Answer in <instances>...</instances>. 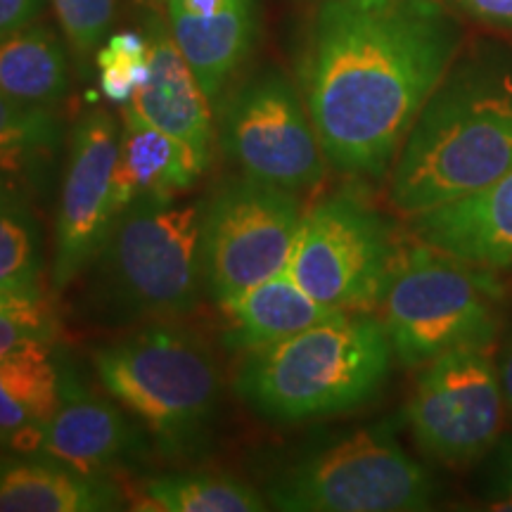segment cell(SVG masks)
Returning a JSON list of instances; mask_svg holds the SVG:
<instances>
[{
  "label": "cell",
  "mask_w": 512,
  "mask_h": 512,
  "mask_svg": "<svg viewBox=\"0 0 512 512\" xmlns=\"http://www.w3.org/2000/svg\"><path fill=\"white\" fill-rule=\"evenodd\" d=\"M460 38L439 0H323L299 74L328 164L347 176H387L451 72Z\"/></svg>",
  "instance_id": "obj_1"
},
{
  "label": "cell",
  "mask_w": 512,
  "mask_h": 512,
  "mask_svg": "<svg viewBox=\"0 0 512 512\" xmlns=\"http://www.w3.org/2000/svg\"><path fill=\"white\" fill-rule=\"evenodd\" d=\"M512 171V69L448 72L403 140L389 202L418 216Z\"/></svg>",
  "instance_id": "obj_2"
},
{
  "label": "cell",
  "mask_w": 512,
  "mask_h": 512,
  "mask_svg": "<svg viewBox=\"0 0 512 512\" xmlns=\"http://www.w3.org/2000/svg\"><path fill=\"white\" fill-rule=\"evenodd\" d=\"M382 320L337 313L313 328L242 354L235 392L268 422L297 425L356 411L392 370Z\"/></svg>",
  "instance_id": "obj_3"
},
{
  "label": "cell",
  "mask_w": 512,
  "mask_h": 512,
  "mask_svg": "<svg viewBox=\"0 0 512 512\" xmlns=\"http://www.w3.org/2000/svg\"><path fill=\"white\" fill-rule=\"evenodd\" d=\"M204 207L207 200H174L121 211L86 268L91 316L110 325H145L195 311L204 285Z\"/></svg>",
  "instance_id": "obj_4"
},
{
  "label": "cell",
  "mask_w": 512,
  "mask_h": 512,
  "mask_svg": "<svg viewBox=\"0 0 512 512\" xmlns=\"http://www.w3.org/2000/svg\"><path fill=\"white\" fill-rule=\"evenodd\" d=\"M93 368L164 453L200 451L223 396L221 368L200 335L178 320L145 323L95 351Z\"/></svg>",
  "instance_id": "obj_5"
},
{
  "label": "cell",
  "mask_w": 512,
  "mask_h": 512,
  "mask_svg": "<svg viewBox=\"0 0 512 512\" xmlns=\"http://www.w3.org/2000/svg\"><path fill=\"white\" fill-rule=\"evenodd\" d=\"M503 285L494 268L448 256L415 240L403 245L382 292V325L394 358L422 368L463 347H496Z\"/></svg>",
  "instance_id": "obj_6"
},
{
  "label": "cell",
  "mask_w": 512,
  "mask_h": 512,
  "mask_svg": "<svg viewBox=\"0 0 512 512\" xmlns=\"http://www.w3.org/2000/svg\"><path fill=\"white\" fill-rule=\"evenodd\" d=\"M437 484L389 422L339 434L294 458L271 479L266 501L287 512H415Z\"/></svg>",
  "instance_id": "obj_7"
},
{
  "label": "cell",
  "mask_w": 512,
  "mask_h": 512,
  "mask_svg": "<svg viewBox=\"0 0 512 512\" xmlns=\"http://www.w3.org/2000/svg\"><path fill=\"white\" fill-rule=\"evenodd\" d=\"M396 252L380 211L337 192L304 214L285 273L332 311L370 313L380 309Z\"/></svg>",
  "instance_id": "obj_8"
},
{
  "label": "cell",
  "mask_w": 512,
  "mask_h": 512,
  "mask_svg": "<svg viewBox=\"0 0 512 512\" xmlns=\"http://www.w3.org/2000/svg\"><path fill=\"white\" fill-rule=\"evenodd\" d=\"M297 192L240 174L223 181L202 219V273L216 304L285 273L302 226Z\"/></svg>",
  "instance_id": "obj_9"
},
{
  "label": "cell",
  "mask_w": 512,
  "mask_h": 512,
  "mask_svg": "<svg viewBox=\"0 0 512 512\" xmlns=\"http://www.w3.org/2000/svg\"><path fill=\"white\" fill-rule=\"evenodd\" d=\"M406 422L420 451L439 463L463 467L489 456L510 422L494 347H463L422 366Z\"/></svg>",
  "instance_id": "obj_10"
},
{
  "label": "cell",
  "mask_w": 512,
  "mask_h": 512,
  "mask_svg": "<svg viewBox=\"0 0 512 512\" xmlns=\"http://www.w3.org/2000/svg\"><path fill=\"white\" fill-rule=\"evenodd\" d=\"M221 147L242 174L297 195L320 185L328 166L304 98L278 72L254 76L228 100Z\"/></svg>",
  "instance_id": "obj_11"
},
{
  "label": "cell",
  "mask_w": 512,
  "mask_h": 512,
  "mask_svg": "<svg viewBox=\"0 0 512 512\" xmlns=\"http://www.w3.org/2000/svg\"><path fill=\"white\" fill-rule=\"evenodd\" d=\"M121 126L105 110L76 121L67 138L50 283L57 292L86 273L119 219L114 202V166Z\"/></svg>",
  "instance_id": "obj_12"
},
{
  "label": "cell",
  "mask_w": 512,
  "mask_h": 512,
  "mask_svg": "<svg viewBox=\"0 0 512 512\" xmlns=\"http://www.w3.org/2000/svg\"><path fill=\"white\" fill-rule=\"evenodd\" d=\"M60 366V406L48 422L38 453L86 475L105 477L143 463L150 441L140 422L110 394L88 387L62 356Z\"/></svg>",
  "instance_id": "obj_13"
},
{
  "label": "cell",
  "mask_w": 512,
  "mask_h": 512,
  "mask_svg": "<svg viewBox=\"0 0 512 512\" xmlns=\"http://www.w3.org/2000/svg\"><path fill=\"white\" fill-rule=\"evenodd\" d=\"M147 41V76L136 88L128 107L147 124L188 145L207 171L216 143L209 95L204 93L181 48L176 46L171 29H164L159 19L150 24Z\"/></svg>",
  "instance_id": "obj_14"
},
{
  "label": "cell",
  "mask_w": 512,
  "mask_h": 512,
  "mask_svg": "<svg viewBox=\"0 0 512 512\" xmlns=\"http://www.w3.org/2000/svg\"><path fill=\"white\" fill-rule=\"evenodd\" d=\"M413 238L484 268H512V171L496 183L411 216Z\"/></svg>",
  "instance_id": "obj_15"
},
{
  "label": "cell",
  "mask_w": 512,
  "mask_h": 512,
  "mask_svg": "<svg viewBox=\"0 0 512 512\" xmlns=\"http://www.w3.org/2000/svg\"><path fill=\"white\" fill-rule=\"evenodd\" d=\"M202 174V164L188 145L147 124L128 105L124 107L114 166V202L119 214L138 202H174Z\"/></svg>",
  "instance_id": "obj_16"
},
{
  "label": "cell",
  "mask_w": 512,
  "mask_h": 512,
  "mask_svg": "<svg viewBox=\"0 0 512 512\" xmlns=\"http://www.w3.org/2000/svg\"><path fill=\"white\" fill-rule=\"evenodd\" d=\"M60 396L62 366L53 344L0 351V448L38 453Z\"/></svg>",
  "instance_id": "obj_17"
},
{
  "label": "cell",
  "mask_w": 512,
  "mask_h": 512,
  "mask_svg": "<svg viewBox=\"0 0 512 512\" xmlns=\"http://www.w3.org/2000/svg\"><path fill=\"white\" fill-rule=\"evenodd\" d=\"M119 503L121 491L105 475H86L43 453L0 456V512H107Z\"/></svg>",
  "instance_id": "obj_18"
},
{
  "label": "cell",
  "mask_w": 512,
  "mask_h": 512,
  "mask_svg": "<svg viewBox=\"0 0 512 512\" xmlns=\"http://www.w3.org/2000/svg\"><path fill=\"white\" fill-rule=\"evenodd\" d=\"M166 12L176 46L181 48L204 93L209 100L219 98L254 48L259 34L256 0H233L214 17H195L183 10Z\"/></svg>",
  "instance_id": "obj_19"
},
{
  "label": "cell",
  "mask_w": 512,
  "mask_h": 512,
  "mask_svg": "<svg viewBox=\"0 0 512 512\" xmlns=\"http://www.w3.org/2000/svg\"><path fill=\"white\" fill-rule=\"evenodd\" d=\"M221 309L228 320L223 335L226 344L242 354L309 330L339 313L316 302L287 273L264 280L240 297L221 304Z\"/></svg>",
  "instance_id": "obj_20"
},
{
  "label": "cell",
  "mask_w": 512,
  "mask_h": 512,
  "mask_svg": "<svg viewBox=\"0 0 512 512\" xmlns=\"http://www.w3.org/2000/svg\"><path fill=\"white\" fill-rule=\"evenodd\" d=\"M64 128L53 107L22 105L0 93V183L38 202L53 185Z\"/></svg>",
  "instance_id": "obj_21"
},
{
  "label": "cell",
  "mask_w": 512,
  "mask_h": 512,
  "mask_svg": "<svg viewBox=\"0 0 512 512\" xmlns=\"http://www.w3.org/2000/svg\"><path fill=\"white\" fill-rule=\"evenodd\" d=\"M0 93L34 107H55L69 93V64L62 41L43 24L0 36Z\"/></svg>",
  "instance_id": "obj_22"
},
{
  "label": "cell",
  "mask_w": 512,
  "mask_h": 512,
  "mask_svg": "<svg viewBox=\"0 0 512 512\" xmlns=\"http://www.w3.org/2000/svg\"><path fill=\"white\" fill-rule=\"evenodd\" d=\"M46 242L36 200L0 183V292L43 302Z\"/></svg>",
  "instance_id": "obj_23"
},
{
  "label": "cell",
  "mask_w": 512,
  "mask_h": 512,
  "mask_svg": "<svg viewBox=\"0 0 512 512\" xmlns=\"http://www.w3.org/2000/svg\"><path fill=\"white\" fill-rule=\"evenodd\" d=\"M140 508L159 512H259L266 498L245 479L223 472H169L145 479Z\"/></svg>",
  "instance_id": "obj_24"
},
{
  "label": "cell",
  "mask_w": 512,
  "mask_h": 512,
  "mask_svg": "<svg viewBox=\"0 0 512 512\" xmlns=\"http://www.w3.org/2000/svg\"><path fill=\"white\" fill-rule=\"evenodd\" d=\"M150 41L138 31H121L98 50L100 88L114 105H128L147 76Z\"/></svg>",
  "instance_id": "obj_25"
},
{
  "label": "cell",
  "mask_w": 512,
  "mask_h": 512,
  "mask_svg": "<svg viewBox=\"0 0 512 512\" xmlns=\"http://www.w3.org/2000/svg\"><path fill=\"white\" fill-rule=\"evenodd\" d=\"M74 53L86 60L112 27L117 0H50Z\"/></svg>",
  "instance_id": "obj_26"
},
{
  "label": "cell",
  "mask_w": 512,
  "mask_h": 512,
  "mask_svg": "<svg viewBox=\"0 0 512 512\" xmlns=\"http://www.w3.org/2000/svg\"><path fill=\"white\" fill-rule=\"evenodd\" d=\"M55 318L43 302H22L0 309V351L24 344H53Z\"/></svg>",
  "instance_id": "obj_27"
},
{
  "label": "cell",
  "mask_w": 512,
  "mask_h": 512,
  "mask_svg": "<svg viewBox=\"0 0 512 512\" xmlns=\"http://www.w3.org/2000/svg\"><path fill=\"white\" fill-rule=\"evenodd\" d=\"M486 458H489V470L484 486L489 491L491 508L512 510V432H505Z\"/></svg>",
  "instance_id": "obj_28"
},
{
  "label": "cell",
  "mask_w": 512,
  "mask_h": 512,
  "mask_svg": "<svg viewBox=\"0 0 512 512\" xmlns=\"http://www.w3.org/2000/svg\"><path fill=\"white\" fill-rule=\"evenodd\" d=\"M43 12V0H0V36L34 24Z\"/></svg>",
  "instance_id": "obj_29"
},
{
  "label": "cell",
  "mask_w": 512,
  "mask_h": 512,
  "mask_svg": "<svg viewBox=\"0 0 512 512\" xmlns=\"http://www.w3.org/2000/svg\"><path fill=\"white\" fill-rule=\"evenodd\" d=\"M472 17L496 27H512V0H456Z\"/></svg>",
  "instance_id": "obj_30"
},
{
  "label": "cell",
  "mask_w": 512,
  "mask_h": 512,
  "mask_svg": "<svg viewBox=\"0 0 512 512\" xmlns=\"http://www.w3.org/2000/svg\"><path fill=\"white\" fill-rule=\"evenodd\" d=\"M496 368L498 380H501L505 408H508V418L512 422V330L503 335V342L496 349Z\"/></svg>",
  "instance_id": "obj_31"
},
{
  "label": "cell",
  "mask_w": 512,
  "mask_h": 512,
  "mask_svg": "<svg viewBox=\"0 0 512 512\" xmlns=\"http://www.w3.org/2000/svg\"><path fill=\"white\" fill-rule=\"evenodd\" d=\"M140 3L150 5V8H162V5L169 3V0H140Z\"/></svg>",
  "instance_id": "obj_32"
}]
</instances>
